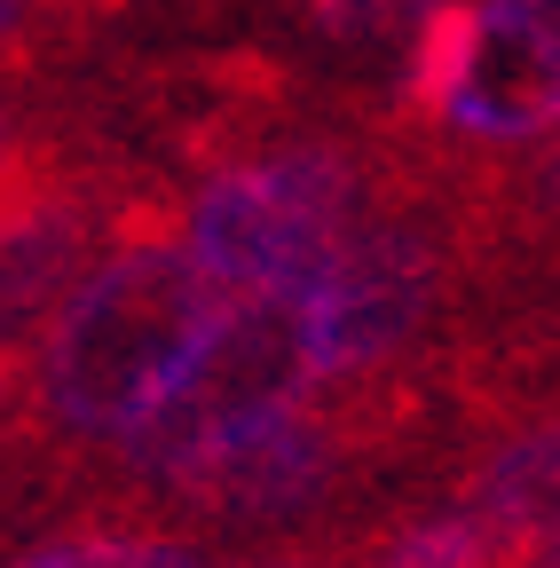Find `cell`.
<instances>
[{
    "label": "cell",
    "instance_id": "12",
    "mask_svg": "<svg viewBox=\"0 0 560 568\" xmlns=\"http://www.w3.org/2000/svg\"><path fill=\"white\" fill-rule=\"evenodd\" d=\"M537 197H544V213H560V142H552V159H544V174H537Z\"/></svg>",
    "mask_w": 560,
    "mask_h": 568
},
{
    "label": "cell",
    "instance_id": "11",
    "mask_svg": "<svg viewBox=\"0 0 560 568\" xmlns=\"http://www.w3.org/2000/svg\"><path fill=\"white\" fill-rule=\"evenodd\" d=\"M513 568H560V521H544L529 545H521V560Z\"/></svg>",
    "mask_w": 560,
    "mask_h": 568
},
{
    "label": "cell",
    "instance_id": "8",
    "mask_svg": "<svg viewBox=\"0 0 560 568\" xmlns=\"http://www.w3.org/2000/svg\"><path fill=\"white\" fill-rule=\"evenodd\" d=\"M0 568H214L205 537L143 521H55L0 552Z\"/></svg>",
    "mask_w": 560,
    "mask_h": 568
},
{
    "label": "cell",
    "instance_id": "7",
    "mask_svg": "<svg viewBox=\"0 0 560 568\" xmlns=\"http://www.w3.org/2000/svg\"><path fill=\"white\" fill-rule=\"evenodd\" d=\"M72 268H80V222L72 213H9L0 222V347L32 332L48 301H72Z\"/></svg>",
    "mask_w": 560,
    "mask_h": 568
},
{
    "label": "cell",
    "instance_id": "1",
    "mask_svg": "<svg viewBox=\"0 0 560 568\" xmlns=\"http://www.w3.org/2000/svg\"><path fill=\"white\" fill-rule=\"evenodd\" d=\"M222 324V284L174 237H134L103 253L32 347L24 443L40 450H119L143 426L197 339Z\"/></svg>",
    "mask_w": 560,
    "mask_h": 568
},
{
    "label": "cell",
    "instance_id": "4",
    "mask_svg": "<svg viewBox=\"0 0 560 568\" xmlns=\"http://www.w3.org/2000/svg\"><path fill=\"white\" fill-rule=\"evenodd\" d=\"M301 293H308V324H316L324 387L364 395L418 347L427 316L442 308V237L427 222H403V213L364 222Z\"/></svg>",
    "mask_w": 560,
    "mask_h": 568
},
{
    "label": "cell",
    "instance_id": "2",
    "mask_svg": "<svg viewBox=\"0 0 560 568\" xmlns=\"http://www.w3.org/2000/svg\"><path fill=\"white\" fill-rule=\"evenodd\" d=\"M316 387H324V372H316L308 293H253V301L222 308V324L197 339V355L166 387V403L111 450V474L166 497L197 466H214L222 450L261 435L268 418L301 410Z\"/></svg>",
    "mask_w": 560,
    "mask_h": 568
},
{
    "label": "cell",
    "instance_id": "5",
    "mask_svg": "<svg viewBox=\"0 0 560 568\" xmlns=\"http://www.w3.org/2000/svg\"><path fill=\"white\" fill-rule=\"evenodd\" d=\"M442 119L466 142L560 134V0H474V55Z\"/></svg>",
    "mask_w": 560,
    "mask_h": 568
},
{
    "label": "cell",
    "instance_id": "3",
    "mask_svg": "<svg viewBox=\"0 0 560 568\" xmlns=\"http://www.w3.org/2000/svg\"><path fill=\"white\" fill-rule=\"evenodd\" d=\"M364 174L339 151H268L237 159L190 197L182 245L230 301L253 293H301V284L356 237L364 222Z\"/></svg>",
    "mask_w": 560,
    "mask_h": 568
},
{
    "label": "cell",
    "instance_id": "14",
    "mask_svg": "<svg viewBox=\"0 0 560 568\" xmlns=\"http://www.w3.org/2000/svg\"><path fill=\"white\" fill-rule=\"evenodd\" d=\"M0 403H9V364H0Z\"/></svg>",
    "mask_w": 560,
    "mask_h": 568
},
{
    "label": "cell",
    "instance_id": "9",
    "mask_svg": "<svg viewBox=\"0 0 560 568\" xmlns=\"http://www.w3.org/2000/svg\"><path fill=\"white\" fill-rule=\"evenodd\" d=\"M442 9V0H301V17L324 48L339 55H379V48H403L427 32V17Z\"/></svg>",
    "mask_w": 560,
    "mask_h": 568
},
{
    "label": "cell",
    "instance_id": "6",
    "mask_svg": "<svg viewBox=\"0 0 560 568\" xmlns=\"http://www.w3.org/2000/svg\"><path fill=\"white\" fill-rule=\"evenodd\" d=\"M458 497L481 506L513 545H529L544 521H560V403H537L513 426H498V435L466 458Z\"/></svg>",
    "mask_w": 560,
    "mask_h": 568
},
{
    "label": "cell",
    "instance_id": "10",
    "mask_svg": "<svg viewBox=\"0 0 560 568\" xmlns=\"http://www.w3.org/2000/svg\"><path fill=\"white\" fill-rule=\"evenodd\" d=\"M48 197H32L24 190V151H17V119H9V103H0V222L9 213H40Z\"/></svg>",
    "mask_w": 560,
    "mask_h": 568
},
{
    "label": "cell",
    "instance_id": "13",
    "mask_svg": "<svg viewBox=\"0 0 560 568\" xmlns=\"http://www.w3.org/2000/svg\"><path fill=\"white\" fill-rule=\"evenodd\" d=\"M32 9H40V0H0V40H9V32H17Z\"/></svg>",
    "mask_w": 560,
    "mask_h": 568
}]
</instances>
